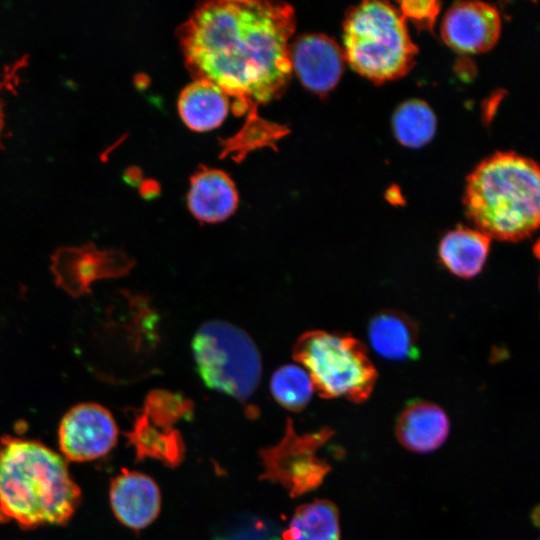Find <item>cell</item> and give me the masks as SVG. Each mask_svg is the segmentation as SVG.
Segmentation results:
<instances>
[{
    "label": "cell",
    "instance_id": "10",
    "mask_svg": "<svg viewBox=\"0 0 540 540\" xmlns=\"http://www.w3.org/2000/svg\"><path fill=\"white\" fill-rule=\"evenodd\" d=\"M118 428L112 414L96 403H81L62 418L58 441L71 461H91L106 455L117 442Z\"/></svg>",
    "mask_w": 540,
    "mask_h": 540
},
{
    "label": "cell",
    "instance_id": "12",
    "mask_svg": "<svg viewBox=\"0 0 540 540\" xmlns=\"http://www.w3.org/2000/svg\"><path fill=\"white\" fill-rule=\"evenodd\" d=\"M292 70L309 90L325 94L339 82L344 70L342 48L323 34H306L290 47Z\"/></svg>",
    "mask_w": 540,
    "mask_h": 540
},
{
    "label": "cell",
    "instance_id": "23",
    "mask_svg": "<svg viewBox=\"0 0 540 540\" xmlns=\"http://www.w3.org/2000/svg\"><path fill=\"white\" fill-rule=\"evenodd\" d=\"M271 530L268 524L255 520L237 526L217 536L214 540H266Z\"/></svg>",
    "mask_w": 540,
    "mask_h": 540
},
{
    "label": "cell",
    "instance_id": "22",
    "mask_svg": "<svg viewBox=\"0 0 540 540\" xmlns=\"http://www.w3.org/2000/svg\"><path fill=\"white\" fill-rule=\"evenodd\" d=\"M440 2L434 0H405L399 2L398 10L404 19H410L420 28H431L440 12Z\"/></svg>",
    "mask_w": 540,
    "mask_h": 540
},
{
    "label": "cell",
    "instance_id": "2",
    "mask_svg": "<svg viewBox=\"0 0 540 540\" xmlns=\"http://www.w3.org/2000/svg\"><path fill=\"white\" fill-rule=\"evenodd\" d=\"M81 490L62 456L36 440H0V524L22 529L64 525L81 503Z\"/></svg>",
    "mask_w": 540,
    "mask_h": 540
},
{
    "label": "cell",
    "instance_id": "9",
    "mask_svg": "<svg viewBox=\"0 0 540 540\" xmlns=\"http://www.w3.org/2000/svg\"><path fill=\"white\" fill-rule=\"evenodd\" d=\"M133 265V259L124 252L98 249L92 243L61 247L51 257L56 284L73 297L88 293L97 280L126 275Z\"/></svg>",
    "mask_w": 540,
    "mask_h": 540
},
{
    "label": "cell",
    "instance_id": "14",
    "mask_svg": "<svg viewBox=\"0 0 540 540\" xmlns=\"http://www.w3.org/2000/svg\"><path fill=\"white\" fill-rule=\"evenodd\" d=\"M187 203L191 214L200 222L218 223L235 212L238 193L225 172L204 168L191 178Z\"/></svg>",
    "mask_w": 540,
    "mask_h": 540
},
{
    "label": "cell",
    "instance_id": "25",
    "mask_svg": "<svg viewBox=\"0 0 540 540\" xmlns=\"http://www.w3.org/2000/svg\"><path fill=\"white\" fill-rule=\"evenodd\" d=\"M270 540H279V539H277V538H272V539H270Z\"/></svg>",
    "mask_w": 540,
    "mask_h": 540
},
{
    "label": "cell",
    "instance_id": "6",
    "mask_svg": "<svg viewBox=\"0 0 540 540\" xmlns=\"http://www.w3.org/2000/svg\"><path fill=\"white\" fill-rule=\"evenodd\" d=\"M192 352L206 386L243 404L250 400L260 382L262 364L245 331L226 321H207L193 337Z\"/></svg>",
    "mask_w": 540,
    "mask_h": 540
},
{
    "label": "cell",
    "instance_id": "16",
    "mask_svg": "<svg viewBox=\"0 0 540 540\" xmlns=\"http://www.w3.org/2000/svg\"><path fill=\"white\" fill-rule=\"evenodd\" d=\"M491 238L477 229L458 227L446 233L438 246L443 265L453 274L471 278L483 268Z\"/></svg>",
    "mask_w": 540,
    "mask_h": 540
},
{
    "label": "cell",
    "instance_id": "8",
    "mask_svg": "<svg viewBox=\"0 0 540 540\" xmlns=\"http://www.w3.org/2000/svg\"><path fill=\"white\" fill-rule=\"evenodd\" d=\"M331 436V431L298 435L290 419L279 443L260 450L264 471L260 476L286 488L291 497H297L315 489L329 471L316 451Z\"/></svg>",
    "mask_w": 540,
    "mask_h": 540
},
{
    "label": "cell",
    "instance_id": "13",
    "mask_svg": "<svg viewBox=\"0 0 540 540\" xmlns=\"http://www.w3.org/2000/svg\"><path fill=\"white\" fill-rule=\"evenodd\" d=\"M109 497L116 518L135 530L150 525L160 511L161 498L157 484L140 472L123 470L112 479Z\"/></svg>",
    "mask_w": 540,
    "mask_h": 540
},
{
    "label": "cell",
    "instance_id": "1",
    "mask_svg": "<svg viewBox=\"0 0 540 540\" xmlns=\"http://www.w3.org/2000/svg\"><path fill=\"white\" fill-rule=\"evenodd\" d=\"M294 9L286 3L225 0L197 8L180 27L185 63L195 80H206L234 98L233 112L246 121L225 143L238 159L272 144L284 129L268 123L257 108L278 97L291 72Z\"/></svg>",
    "mask_w": 540,
    "mask_h": 540
},
{
    "label": "cell",
    "instance_id": "20",
    "mask_svg": "<svg viewBox=\"0 0 540 540\" xmlns=\"http://www.w3.org/2000/svg\"><path fill=\"white\" fill-rule=\"evenodd\" d=\"M436 117L422 100L402 103L395 111L392 126L395 137L404 146L420 148L431 141L436 132Z\"/></svg>",
    "mask_w": 540,
    "mask_h": 540
},
{
    "label": "cell",
    "instance_id": "7",
    "mask_svg": "<svg viewBox=\"0 0 540 540\" xmlns=\"http://www.w3.org/2000/svg\"><path fill=\"white\" fill-rule=\"evenodd\" d=\"M192 412V402L183 395L151 391L126 433L137 459L153 458L170 467L179 465L184 459L185 445L174 425L182 419L188 420Z\"/></svg>",
    "mask_w": 540,
    "mask_h": 540
},
{
    "label": "cell",
    "instance_id": "5",
    "mask_svg": "<svg viewBox=\"0 0 540 540\" xmlns=\"http://www.w3.org/2000/svg\"><path fill=\"white\" fill-rule=\"evenodd\" d=\"M293 357L308 372L323 398L345 397L359 403L375 385L377 371L365 346L348 335L313 330L302 334Z\"/></svg>",
    "mask_w": 540,
    "mask_h": 540
},
{
    "label": "cell",
    "instance_id": "24",
    "mask_svg": "<svg viewBox=\"0 0 540 540\" xmlns=\"http://www.w3.org/2000/svg\"><path fill=\"white\" fill-rule=\"evenodd\" d=\"M10 78L11 77H8L7 75L4 76V78L2 79L3 81L0 83V91L2 90L1 88L6 86V83ZM4 125H5L4 100L0 95V137L4 129Z\"/></svg>",
    "mask_w": 540,
    "mask_h": 540
},
{
    "label": "cell",
    "instance_id": "18",
    "mask_svg": "<svg viewBox=\"0 0 540 540\" xmlns=\"http://www.w3.org/2000/svg\"><path fill=\"white\" fill-rule=\"evenodd\" d=\"M229 109L228 96L206 80H195L183 89L178 110L183 122L192 130L208 131L218 127Z\"/></svg>",
    "mask_w": 540,
    "mask_h": 540
},
{
    "label": "cell",
    "instance_id": "3",
    "mask_svg": "<svg viewBox=\"0 0 540 540\" xmlns=\"http://www.w3.org/2000/svg\"><path fill=\"white\" fill-rule=\"evenodd\" d=\"M540 174L531 159L497 152L467 177L463 203L477 230L490 238L519 241L539 225Z\"/></svg>",
    "mask_w": 540,
    "mask_h": 540
},
{
    "label": "cell",
    "instance_id": "19",
    "mask_svg": "<svg viewBox=\"0 0 540 540\" xmlns=\"http://www.w3.org/2000/svg\"><path fill=\"white\" fill-rule=\"evenodd\" d=\"M285 540H339V515L336 506L328 500H315L295 511Z\"/></svg>",
    "mask_w": 540,
    "mask_h": 540
},
{
    "label": "cell",
    "instance_id": "21",
    "mask_svg": "<svg viewBox=\"0 0 540 540\" xmlns=\"http://www.w3.org/2000/svg\"><path fill=\"white\" fill-rule=\"evenodd\" d=\"M270 390L282 407L300 411L310 401L314 386L308 372L302 366L288 364L273 373Z\"/></svg>",
    "mask_w": 540,
    "mask_h": 540
},
{
    "label": "cell",
    "instance_id": "17",
    "mask_svg": "<svg viewBox=\"0 0 540 540\" xmlns=\"http://www.w3.org/2000/svg\"><path fill=\"white\" fill-rule=\"evenodd\" d=\"M368 338L374 351L389 360H405L418 354V332L403 313L381 311L370 320Z\"/></svg>",
    "mask_w": 540,
    "mask_h": 540
},
{
    "label": "cell",
    "instance_id": "4",
    "mask_svg": "<svg viewBox=\"0 0 540 540\" xmlns=\"http://www.w3.org/2000/svg\"><path fill=\"white\" fill-rule=\"evenodd\" d=\"M345 61L376 83L395 80L413 67L418 52L406 20L385 1H364L352 8L343 25Z\"/></svg>",
    "mask_w": 540,
    "mask_h": 540
},
{
    "label": "cell",
    "instance_id": "11",
    "mask_svg": "<svg viewBox=\"0 0 540 540\" xmlns=\"http://www.w3.org/2000/svg\"><path fill=\"white\" fill-rule=\"evenodd\" d=\"M501 32V18L495 7L480 1L458 2L442 21L443 41L452 49L468 54L490 50Z\"/></svg>",
    "mask_w": 540,
    "mask_h": 540
},
{
    "label": "cell",
    "instance_id": "15",
    "mask_svg": "<svg viewBox=\"0 0 540 540\" xmlns=\"http://www.w3.org/2000/svg\"><path fill=\"white\" fill-rule=\"evenodd\" d=\"M449 429V419L441 407L426 401H414L399 415L396 436L405 448L428 453L445 442Z\"/></svg>",
    "mask_w": 540,
    "mask_h": 540
}]
</instances>
